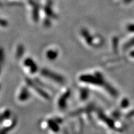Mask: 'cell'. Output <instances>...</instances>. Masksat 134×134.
<instances>
[{
  "label": "cell",
  "mask_w": 134,
  "mask_h": 134,
  "mask_svg": "<svg viewBox=\"0 0 134 134\" xmlns=\"http://www.w3.org/2000/svg\"><path fill=\"white\" fill-rule=\"evenodd\" d=\"M41 73L43 76L49 78L53 81L58 83H63L64 82V79L62 76H60L57 73H55L52 71H50L46 68H43L41 70Z\"/></svg>",
  "instance_id": "6da1fadb"
},
{
  "label": "cell",
  "mask_w": 134,
  "mask_h": 134,
  "mask_svg": "<svg viewBox=\"0 0 134 134\" xmlns=\"http://www.w3.org/2000/svg\"><path fill=\"white\" fill-rule=\"evenodd\" d=\"M26 81H27V83L28 85H29V86H31V88L34 89V90H36L37 93L38 94H39V95H41L42 98L47 99H48L50 98L49 95H48L46 91H44L43 90H42V89H41L39 86H38L36 84H35L34 83V82L32 81L31 80L27 79Z\"/></svg>",
  "instance_id": "7a4b0ae2"
},
{
  "label": "cell",
  "mask_w": 134,
  "mask_h": 134,
  "mask_svg": "<svg viewBox=\"0 0 134 134\" xmlns=\"http://www.w3.org/2000/svg\"><path fill=\"white\" fill-rule=\"evenodd\" d=\"M24 65H26L27 67L30 69V71L32 73H36L37 70V66L36 64V63L33 61L32 59L31 58H26L24 61Z\"/></svg>",
  "instance_id": "3957f363"
},
{
  "label": "cell",
  "mask_w": 134,
  "mask_h": 134,
  "mask_svg": "<svg viewBox=\"0 0 134 134\" xmlns=\"http://www.w3.org/2000/svg\"><path fill=\"white\" fill-rule=\"evenodd\" d=\"M29 96L30 94L27 89L26 88H23L19 93L18 98H19V100H21V101H25V100H27L29 99Z\"/></svg>",
  "instance_id": "277c9868"
},
{
  "label": "cell",
  "mask_w": 134,
  "mask_h": 134,
  "mask_svg": "<svg viewBox=\"0 0 134 134\" xmlns=\"http://www.w3.org/2000/svg\"><path fill=\"white\" fill-rule=\"evenodd\" d=\"M47 125L50 129L53 132L57 133V132H58V130H59V127H58L57 123L55 120L51 119L48 120Z\"/></svg>",
  "instance_id": "5b68a950"
},
{
  "label": "cell",
  "mask_w": 134,
  "mask_h": 134,
  "mask_svg": "<svg viewBox=\"0 0 134 134\" xmlns=\"http://www.w3.org/2000/svg\"><path fill=\"white\" fill-rule=\"evenodd\" d=\"M47 58L49 60H55L58 57V52L55 50H49L46 53Z\"/></svg>",
  "instance_id": "8992f818"
},
{
  "label": "cell",
  "mask_w": 134,
  "mask_h": 134,
  "mask_svg": "<svg viewBox=\"0 0 134 134\" xmlns=\"http://www.w3.org/2000/svg\"><path fill=\"white\" fill-rule=\"evenodd\" d=\"M68 93L64 94V95H63V96L59 99V100H58V106H59V108H60L61 109L64 108L65 105H66V99L68 98Z\"/></svg>",
  "instance_id": "52a82bcc"
},
{
  "label": "cell",
  "mask_w": 134,
  "mask_h": 134,
  "mask_svg": "<svg viewBox=\"0 0 134 134\" xmlns=\"http://www.w3.org/2000/svg\"><path fill=\"white\" fill-rule=\"evenodd\" d=\"M24 52V47H23V46H19V47H18V48H17L16 58H21V57L23 55Z\"/></svg>",
  "instance_id": "ba28073f"
},
{
  "label": "cell",
  "mask_w": 134,
  "mask_h": 134,
  "mask_svg": "<svg viewBox=\"0 0 134 134\" xmlns=\"http://www.w3.org/2000/svg\"><path fill=\"white\" fill-rule=\"evenodd\" d=\"M10 114H11V111H9V110H6V111H4L3 114H1L0 115V122H3V120L8 119V117H9Z\"/></svg>",
  "instance_id": "9c48e42d"
},
{
  "label": "cell",
  "mask_w": 134,
  "mask_h": 134,
  "mask_svg": "<svg viewBox=\"0 0 134 134\" xmlns=\"http://www.w3.org/2000/svg\"><path fill=\"white\" fill-rule=\"evenodd\" d=\"M0 87H1V86H0Z\"/></svg>",
  "instance_id": "30bf717a"
}]
</instances>
